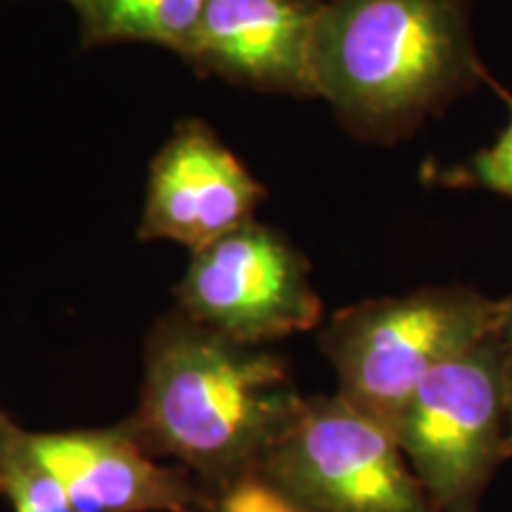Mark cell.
Here are the masks:
<instances>
[{"label":"cell","mask_w":512,"mask_h":512,"mask_svg":"<svg viewBox=\"0 0 512 512\" xmlns=\"http://www.w3.org/2000/svg\"><path fill=\"white\" fill-rule=\"evenodd\" d=\"M176 299L204 328L252 347L313 330L323 318L306 254L256 219L192 252Z\"/></svg>","instance_id":"8992f818"},{"label":"cell","mask_w":512,"mask_h":512,"mask_svg":"<svg viewBox=\"0 0 512 512\" xmlns=\"http://www.w3.org/2000/svg\"><path fill=\"white\" fill-rule=\"evenodd\" d=\"M22 427L8 420L0 446V494L15 512H79L57 479L29 451Z\"/></svg>","instance_id":"8fae6325"},{"label":"cell","mask_w":512,"mask_h":512,"mask_svg":"<svg viewBox=\"0 0 512 512\" xmlns=\"http://www.w3.org/2000/svg\"><path fill=\"white\" fill-rule=\"evenodd\" d=\"M67 3H72V0H67Z\"/></svg>","instance_id":"2e32d148"},{"label":"cell","mask_w":512,"mask_h":512,"mask_svg":"<svg viewBox=\"0 0 512 512\" xmlns=\"http://www.w3.org/2000/svg\"><path fill=\"white\" fill-rule=\"evenodd\" d=\"M86 48L152 43L178 53L209 0H72Z\"/></svg>","instance_id":"30bf717a"},{"label":"cell","mask_w":512,"mask_h":512,"mask_svg":"<svg viewBox=\"0 0 512 512\" xmlns=\"http://www.w3.org/2000/svg\"><path fill=\"white\" fill-rule=\"evenodd\" d=\"M503 313L505 299L470 287H420L337 311L320 330V349L337 373V394L394 432L422 380L501 332Z\"/></svg>","instance_id":"3957f363"},{"label":"cell","mask_w":512,"mask_h":512,"mask_svg":"<svg viewBox=\"0 0 512 512\" xmlns=\"http://www.w3.org/2000/svg\"><path fill=\"white\" fill-rule=\"evenodd\" d=\"M8 415L0 411V446H3V434H5V425H8Z\"/></svg>","instance_id":"9a60e30c"},{"label":"cell","mask_w":512,"mask_h":512,"mask_svg":"<svg viewBox=\"0 0 512 512\" xmlns=\"http://www.w3.org/2000/svg\"><path fill=\"white\" fill-rule=\"evenodd\" d=\"M325 0H209L178 57L249 91L318 98L313 41Z\"/></svg>","instance_id":"ba28073f"},{"label":"cell","mask_w":512,"mask_h":512,"mask_svg":"<svg viewBox=\"0 0 512 512\" xmlns=\"http://www.w3.org/2000/svg\"><path fill=\"white\" fill-rule=\"evenodd\" d=\"M496 93L501 95L510 110L508 124L498 138L484 150H479L465 162L439 169L434 181L444 188L456 190H486L512 200V95L496 83Z\"/></svg>","instance_id":"7c38bea8"},{"label":"cell","mask_w":512,"mask_h":512,"mask_svg":"<svg viewBox=\"0 0 512 512\" xmlns=\"http://www.w3.org/2000/svg\"><path fill=\"white\" fill-rule=\"evenodd\" d=\"M304 512H437L394 432L344 396H306L259 465Z\"/></svg>","instance_id":"5b68a950"},{"label":"cell","mask_w":512,"mask_h":512,"mask_svg":"<svg viewBox=\"0 0 512 512\" xmlns=\"http://www.w3.org/2000/svg\"><path fill=\"white\" fill-rule=\"evenodd\" d=\"M266 188L202 119L178 121L152 159L138 238L192 252L254 221Z\"/></svg>","instance_id":"52a82bcc"},{"label":"cell","mask_w":512,"mask_h":512,"mask_svg":"<svg viewBox=\"0 0 512 512\" xmlns=\"http://www.w3.org/2000/svg\"><path fill=\"white\" fill-rule=\"evenodd\" d=\"M394 437L437 512H477L508 458L501 332L432 370L403 408Z\"/></svg>","instance_id":"277c9868"},{"label":"cell","mask_w":512,"mask_h":512,"mask_svg":"<svg viewBox=\"0 0 512 512\" xmlns=\"http://www.w3.org/2000/svg\"><path fill=\"white\" fill-rule=\"evenodd\" d=\"M503 368H505V403H508V458L512 456V297L505 299L501 325Z\"/></svg>","instance_id":"5bb4252c"},{"label":"cell","mask_w":512,"mask_h":512,"mask_svg":"<svg viewBox=\"0 0 512 512\" xmlns=\"http://www.w3.org/2000/svg\"><path fill=\"white\" fill-rule=\"evenodd\" d=\"M192 512H304L280 494L259 472L214 484V494L200 498Z\"/></svg>","instance_id":"4fadbf2b"},{"label":"cell","mask_w":512,"mask_h":512,"mask_svg":"<svg viewBox=\"0 0 512 512\" xmlns=\"http://www.w3.org/2000/svg\"><path fill=\"white\" fill-rule=\"evenodd\" d=\"M24 437L79 512H192L200 501L188 479L147 456L128 425Z\"/></svg>","instance_id":"9c48e42d"},{"label":"cell","mask_w":512,"mask_h":512,"mask_svg":"<svg viewBox=\"0 0 512 512\" xmlns=\"http://www.w3.org/2000/svg\"><path fill=\"white\" fill-rule=\"evenodd\" d=\"M477 0H325L316 93L351 136L396 145L453 102L494 86L472 29Z\"/></svg>","instance_id":"6da1fadb"},{"label":"cell","mask_w":512,"mask_h":512,"mask_svg":"<svg viewBox=\"0 0 512 512\" xmlns=\"http://www.w3.org/2000/svg\"><path fill=\"white\" fill-rule=\"evenodd\" d=\"M304 399L283 358L233 342L178 309L147 335L143 394L128 430L223 484L259 470Z\"/></svg>","instance_id":"7a4b0ae2"}]
</instances>
